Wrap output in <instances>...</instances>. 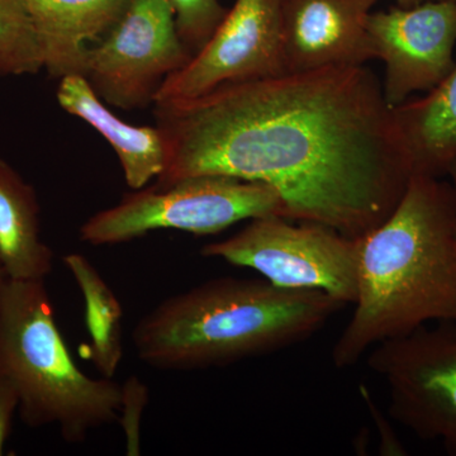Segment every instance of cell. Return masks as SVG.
<instances>
[{
	"instance_id": "obj_5",
	"label": "cell",
	"mask_w": 456,
	"mask_h": 456,
	"mask_svg": "<svg viewBox=\"0 0 456 456\" xmlns=\"http://www.w3.org/2000/svg\"><path fill=\"white\" fill-rule=\"evenodd\" d=\"M287 218L278 191L259 182L226 175H200L167 185H147L99 211L79 230L93 246L134 241L158 230L215 235L237 222L265 216Z\"/></svg>"
},
{
	"instance_id": "obj_2",
	"label": "cell",
	"mask_w": 456,
	"mask_h": 456,
	"mask_svg": "<svg viewBox=\"0 0 456 456\" xmlns=\"http://www.w3.org/2000/svg\"><path fill=\"white\" fill-rule=\"evenodd\" d=\"M358 245V294L331 353L338 369L431 321L456 323V198L450 182L411 176L395 211Z\"/></svg>"
},
{
	"instance_id": "obj_18",
	"label": "cell",
	"mask_w": 456,
	"mask_h": 456,
	"mask_svg": "<svg viewBox=\"0 0 456 456\" xmlns=\"http://www.w3.org/2000/svg\"><path fill=\"white\" fill-rule=\"evenodd\" d=\"M175 17L180 40L196 55L217 31L228 9L220 0H167Z\"/></svg>"
},
{
	"instance_id": "obj_9",
	"label": "cell",
	"mask_w": 456,
	"mask_h": 456,
	"mask_svg": "<svg viewBox=\"0 0 456 456\" xmlns=\"http://www.w3.org/2000/svg\"><path fill=\"white\" fill-rule=\"evenodd\" d=\"M284 73L281 0H236L208 44L167 77L155 103Z\"/></svg>"
},
{
	"instance_id": "obj_8",
	"label": "cell",
	"mask_w": 456,
	"mask_h": 456,
	"mask_svg": "<svg viewBox=\"0 0 456 456\" xmlns=\"http://www.w3.org/2000/svg\"><path fill=\"white\" fill-rule=\"evenodd\" d=\"M368 365L388 387L392 419L456 456V323L380 342Z\"/></svg>"
},
{
	"instance_id": "obj_15",
	"label": "cell",
	"mask_w": 456,
	"mask_h": 456,
	"mask_svg": "<svg viewBox=\"0 0 456 456\" xmlns=\"http://www.w3.org/2000/svg\"><path fill=\"white\" fill-rule=\"evenodd\" d=\"M40 211L35 188L0 158V263L11 281H46L53 272Z\"/></svg>"
},
{
	"instance_id": "obj_13",
	"label": "cell",
	"mask_w": 456,
	"mask_h": 456,
	"mask_svg": "<svg viewBox=\"0 0 456 456\" xmlns=\"http://www.w3.org/2000/svg\"><path fill=\"white\" fill-rule=\"evenodd\" d=\"M59 106L88 123L106 139L116 152L128 187L137 191L159 178L167 167V145L158 126H134L122 121L83 75H68L59 79L56 89Z\"/></svg>"
},
{
	"instance_id": "obj_17",
	"label": "cell",
	"mask_w": 456,
	"mask_h": 456,
	"mask_svg": "<svg viewBox=\"0 0 456 456\" xmlns=\"http://www.w3.org/2000/svg\"><path fill=\"white\" fill-rule=\"evenodd\" d=\"M44 70L28 0H0V77L36 75Z\"/></svg>"
},
{
	"instance_id": "obj_10",
	"label": "cell",
	"mask_w": 456,
	"mask_h": 456,
	"mask_svg": "<svg viewBox=\"0 0 456 456\" xmlns=\"http://www.w3.org/2000/svg\"><path fill=\"white\" fill-rule=\"evenodd\" d=\"M368 35L384 62L383 95L395 108L413 93L430 92L456 66V0L373 12Z\"/></svg>"
},
{
	"instance_id": "obj_1",
	"label": "cell",
	"mask_w": 456,
	"mask_h": 456,
	"mask_svg": "<svg viewBox=\"0 0 456 456\" xmlns=\"http://www.w3.org/2000/svg\"><path fill=\"white\" fill-rule=\"evenodd\" d=\"M167 167L154 184L200 175L259 182L287 218L358 240L393 211L412 176L382 84L367 65L224 84L154 104Z\"/></svg>"
},
{
	"instance_id": "obj_6",
	"label": "cell",
	"mask_w": 456,
	"mask_h": 456,
	"mask_svg": "<svg viewBox=\"0 0 456 456\" xmlns=\"http://www.w3.org/2000/svg\"><path fill=\"white\" fill-rule=\"evenodd\" d=\"M200 255L255 270L275 287L320 290L345 305L358 294V240L323 224L254 218L235 235L204 245Z\"/></svg>"
},
{
	"instance_id": "obj_20",
	"label": "cell",
	"mask_w": 456,
	"mask_h": 456,
	"mask_svg": "<svg viewBox=\"0 0 456 456\" xmlns=\"http://www.w3.org/2000/svg\"><path fill=\"white\" fill-rule=\"evenodd\" d=\"M20 410L16 388L0 375V455L4 454L5 444L12 432L14 415Z\"/></svg>"
},
{
	"instance_id": "obj_4",
	"label": "cell",
	"mask_w": 456,
	"mask_h": 456,
	"mask_svg": "<svg viewBox=\"0 0 456 456\" xmlns=\"http://www.w3.org/2000/svg\"><path fill=\"white\" fill-rule=\"evenodd\" d=\"M45 281H11L0 290V375L16 388L29 428L55 426L69 444L118 422L122 387L92 378L71 358Z\"/></svg>"
},
{
	"instance_id": "obj_21",
	"label": "cell",
	"mask_w": 456,
	"mask_h": 456,
	"mask_svg": "<svg viewBox=\"0 0 456 456\" xmlns=\"http://www.w3.org/2000/svg\"><path fill=\"white\" fill-rule=\"evenodd\" d=\"M428 2H441V0H397L398 7L402 8H412Z\"/></svg>"
},
{
	"instance_id": "obj_22",
	"label": "cell",
	"mask_w": 456,
	"mask_h": 456,
	"mask_svg": "<svg viewBox=\"0 0 456 456\" xmlns=\"http://www.w3.org/2000/svg\"><path fill=\"white\" fill-rule=\"evenodd\" d=\"M448 176L450 179V184H452V189H454V194L456 198V163L452 165V167H450Z\"/></svg>"
},
{
	"instance_id": "obj_7",
	"label": "cell",
	"mask_w": 456,
	"mask_h": 456,
	"mask_svg": "<svg viewBox=\"0 0 456 456\" xmlns=\"http://www.w3.org/2000/svg\"><path fill=\"white\" fill-rule=\"evenodd\" d=\"M191 56L167 0H131L117 22L86 50L83 77L108 106L142 110L154 106L167 77Z\"/></svg>"
},
{
	"instance_id": "obj_16",
	"label": "cell",
	"mask_w": 456,
	"mask_h": 456,
	"mask_svg": "<svg viewBox=\"0 0 456 456\" xmlns=\"http://www.w3.org/2000/svg\"><path fill=\"white\" fill-rule=\"evenodd\" d=\"M82 292L89 335L86 354L99 373L112 378L123 359V308L98 270L82 254L62 257Z\"/></svg>"
},
{
	"instance_id": "obj_19",
	"label": "cell",
	"mask_w": 456,
	"mask_h": 456,
	"mask_svg": "<svg viewBox=\"0 0 456 456\" xmlns=\"http://www.w3.org/2000/svg\"><path fill=\"white\" fill-rule=\"evenodd\" d=\"M118 422L126 437L128 456L141 454V422L149 402V389L137 377H130L122 384Z\"/></svg>"
},
{
	"instance_id": "obj_23",
	"label": "cell",
	"mask_w": 456,
	"mask_h": 456,
	"mask_svg": "<svg viewBox=\"0 0 456 456\" xmlns=\"http://www.w3.org/2000/svg\"><path fill=\"white\" fill-rule=\"evenodd\" d=\"M8 281L7 274H5L4 269H3L2 263H0V290H2L3 285Z\"/></svg>"
},
{
	"instance_id": "obj_11",
	"label": "cell",
	"mask_w": 456,
	"mask_h": 456,
	"mask_svg": "<svg viewBox=\"0 0 456 456\" xmlns=\"http://www.w3.org/2000/svg\"><path fill=\"white\" fill-rule=\"evenodd\" d=\"M382 0H281L285 73L374 60L369 16Z\"/></svg>"
},
{
	"instance_id": "obj_3",
	"label": "cell",
	"mask_w": 456,
	"mask_h": 456,
	"mask_svg": "<svg viewBox=\"0 0 456 456\" xmlns=\"http://www.w3.org/2000/svg\"><path fill=\"white\" fill-rule=\"evenodd\" d=\"M344 307L320 290L216 278L143 314L132 342L141 362L159 370L227 367L308 340Z\"/></svg>"
},
{
	"instance_id": "obj_12",
	"label": "cell",
	"mask_w": 456,
	"mask_h": 456,
	"mask_svg": "<svg viewBox=\"0 0 456 456\" xmlns=\"http://www.w3.org/2000/svg\"><path fill=\"white\" fill-rule=\"evenodd\" d=\"M131 0H28L44 70L53 79L83 75L90 45L117 22Z\"/></svg>"
},
{
	"instance_id": "obj_14",
	"label": "cell",
	"mask_w": 456,
	"mask_h": 456,
	"mask_svg": "<svg viewBox=\"0 0 456 456\" xmlns=\"http://www.w3.org/2000/svg\"><path fill=\"white\" fill-rule=\"evenodd\" d=\"M392 112L412 175H448L456 163V66L436 88Z\"/></svg>"
}]
</instances>
